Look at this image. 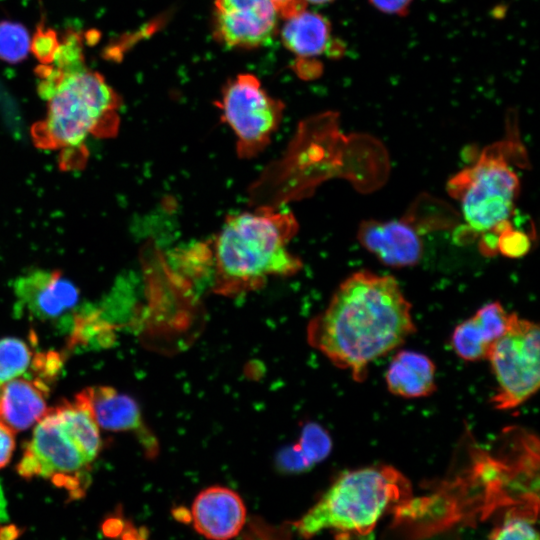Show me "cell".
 I'll return each instance as SVG.
<instances>
[{"instance_id": "1", "label": "cell", "mask_w": 540, "mask_h": 540, "mask_svg": "<svg viewBox=\"0 0 540 540\" xmlns=\"http://www.w3.org/2000/svg\"><path fill=\"white\" fill-rule=\"evenodd\" d=\"M416 331L411 304L396 279L370 271L348 276L310 320L307 339L336 367L363 382L369 364Z\"/></svg>"}, {"instance_id": "2", "label": "cell", "mask_w": 540, "mask_h": 540, "mask_svg": "<svg viewBox=\"0 0 540 540\" xmlns=\"http://www.w3.org/2000/svg\"><path fill=\"white\" fill-rule=\"evenodd\" d=\"M50 63L39 71L38 92L46 101V115L32 128L38 147L83 149L89 136H114L119 126L121 97L84 61L81 46L70 37Z\"/></svg>"}, {"instance_id": "3", "label": "cell", "mask_w": 540, "mask_h": 540, "mask_svg": "<svg viewBox=\"0 0 540 540\" xmlns=\"http://www.w3.org/2000/svg\"><path fill=\"white\" fill-rule=\"evenodd\" d=\"M298 228L293 213L279 207L228 215L210 245L213 291L240 295L261 288L270 277L298 273L302 261L288 250Z\"/></svg>"}, {"instance_id": "4", "label": "cell", "mask_w": 540, "mask_h": 540, "mask_svg": "<svg viewBox=\"0 0 540 540\" xmlns=\"http://www.w3.org/2000/svg\"><path fill=\"white\" fill-rule=\"evenodd\" d=\"M411 496L409 480L390 465L342 473L297 523L306 537L323 530L365 538L388 509Z\"/></svg>"}, {"instance_id": "5", "label": "cell", "mask_w": 540, "mask_h": 540, "mask_svg": "<svg viewBox=\"0 0 540 540\" xmlns=\"http://www.w3.org/2000/svg\"><path fill=\"white\" fill-rule=\"evenodd\" d=\"M505 143L487 148L476 163L448 183L459 199L464 220L477 233L494 234L508 226L520 191V180L505 154Z\"/></svg>"}, {"instance_id": "6", "label": "cell", "mask_w": 540, "mask_h": 540, "mask_svg": "<svg viewBox=\"0 0 540 540\" xmlns=\"http://www.w3.org/2000/svg\"><path fill=\"white\" fill-rule=\"evenodd\" d=\"M93 461L52 408L38 421L17 470L26 478H47L78 498L84 495L90 482Z\"/></svg>"}, {"instance_id": "7", "label": "cell", "mask_w": 540, "mask_h": 540, "mask_svg": "<svg viewBox=\"0 0 540 540\" xmlns=\"http://www.w3.org/2000/svg\"><path fill=\"white\" fill-rule=\"evenodd\" d=\"M539 326L510 313L505 332L492 345L487 359L497 381V391L491 398L495 409L517 408L540 385Z\"/></svg>"}, {"instance_id": "8", "label": "cell", "mask_w": 540, "mask_h": 540, "mask_svg": "<svg viewBox=\"0 0 540 540\" xmlns=\"http://www.w3.org/2000/svg\"><path fill=\"white\" fill-rule=\"evenodd\" d=\"M221 119L236 138V153L241 159H252L271 143L279 128L285 105L270 96L253 74H238L222 89L217 102Z\"/></svg>"}, {"instance_id": "9", "label": "cell", "mask_w": 540, "mask_h": 540, "mask_svg": "<svg viewBox=\"0 0 540 540\" xmlns=\"http://www.w3.org/2000/svg\"><path fill=\"white\" fill-rule=\"evenodd\" d=\"M17 305L32 319L74 327L79 291L58 271L35 270L19 277L14 284Z\"/></svg>"}, {"instance_id": "10", "label": "cell", "mask_w": 540, "mask_h": 540, "mask_svg": "<svg viewBox=\"0 0 540 540\" xmlns=\"http://www.w3.org/2000/svg\"><path fill=\"white\" fill-rule=\"evenodd\" d=\"M213 15L214 36L237 48L267 44L279 16L272 0H215Z\"/></svg>"}, {"instance_id": "11", "label": "cell", "mask_w": 540, "mask_h": 540, "mask_svg": "<svg viewBox=\"0 0 540 540\" xmlns=\"http://www.w3.org/2000/svg\"><path fill=\"white\" fill-rule=\"evenodd\" d=\"M80 394L98 426L109 431L132 432L149 456L157 453L158 441L133 398L109 386L89 387Z\"/></svg>"}, {"instance_id": "12", "label": "cell", "mask_w": 540, "mask_h": 540, "mask_svg": "<svg viewBox=\"0 0 540 540\" xmlns=\"http://www.w3.org/2000/svg\"><path fill=\"white\" fill-rule=\"evenodd\" d=\"M360 244L381 263L395 268L416 265L423 253L422 240L407 220H365L357 230Z\"/></svg>"}, {"instance_id": "13", "label": "cell", "mask_w": 540, "mask_h": 540, "mask_svg": "<svg viewBox=\"0 0 540 540\" xmlns=\"http://www.w3.org/2000/svg\"><path fill=\"white\" fill-rule=\"evenodd\" d=\"M195 530L210 540H230L241 531L246 507L240 495L224 486L203 489L191 508Z\"/></svg>"}, {"instance_id": "14", "label": "cell", "mask_w": 540, "mask_h": 540, "mask_svg": "<svg viewBox=\"0 0 540 540\" xmlns=\"http://www.w3.org/2000/svg\"><path fill=\"white\" fill-rule=\"evenodd\" d=\"M509 314L501 303L490 302L459 323L451 336V346L463 360L487 359L495 341L505 332Z\"/></svg>"}, {"instance_id": "15", "label": "cell", "mask_w": 540, "mask_h": 540, "mask_svg": "<svg viewBox=\"0 0 540 540\" xmlns=\"http://www.w3.org/2000/svg\"><path fill=\"white\" fill-rule=\"evenodd\" d=\"M436 367L425 354L401 350L391 359L386 373L387 388L402 398H422L436 390Z\"/></svg>"}, {"instance_id": "16", "label": "cell", "mask_w": 540, "mask_h": 540, "mask_svg": "<svg viewBox=\"0 0 540 540\" xmlns=\"http://www.w3.org/2000/svg\"><path fill=\"white\" fill-rule=\"evenodd\" d=\"M46 390L38 380L12 379L0 390V421L14 432L25 430L47 412Z\"/></svg>"}, {"instance_id": "17", "label": "cell", "mask_w": 540, "mask_h": 540, "mask_svg": "<svg viewBox=\"0 0 540 540\" xmlns=\"http://www.w3.org/2000/svg\"><path fill=\"white\" fill-rule=\"evenodd\" d=\"M281 39L296 56L316 57L332 50L331 23L323 15L304 9L285 19Z\"/></svg>"}, {"instance_id": "18", "label": "cell", "mask_w": 540, "mask_h": 540, "mask_svg": "<svg viewBox=\"0 0 540 540\" xmlns=\"http://www.w3.org/2000/svg\"><path fill=\"white\" fill-rule=\"evenodd\" d=\"M305 470L323 461L332 450V439L320 424L308 422L301 428L298 441L292 445Z\"/></svg>"}, {"instance_id": "19", "label": "cell", "mask_w": 540, "mask_h": 540, "mask_svg": "<svg viewBox=\"0 0 540 540\" xmlns=\"http://www.w3.org/2000/svg\"><path fill=\"white\" fill-rule=\"evenodd\" d=\"M31 50V37L27 28L17 22H0V60L17 64L22 62Z\"/></svg>"}, {"instance_id": "20", "label": "cell", "mask_w": 540, "mask_h": 540, "mask_svg": "<svg viewBox=\"0 0 540 540\" xmlns=\"http://www.w3.org/2000/svg\"><path fill=\"white\" fill-rule=\"evenodd\" d=\"M28 346L17 338L0 340V384H4L23 374L30 363Z\"/></svg>"}, {"instance_id": "21", "label": "cell", "mask_w": 540, "mask_h": 540, "mask_svg": "<svg viewBox=\"0 0 540 540\" xmlns=\"http://www.w3.org/2000/svg\"><path fill=\"white\" fill-rule=\"evenodd\" d=\"M490 540H539V535L528 517L512 515L493 530Z\"/></svg>"}, {"instance_id": "22", "label": "cell", "mask_w": 540, "mask_h": 540, "mask_svg": "<svg viewBox=\"0 0 540 540\" xmlns=\"http://www.w3.org/2000/svg\"><path fill=\"white\" fill-rule=\"evenodd\" d=\"M531 247V239L522 231L515 230L509 224L497 235V252L506 257L524 256Z\"/></svg>"}, {"instance_id": "23", "label": "cell", "mask_w": 540, "mask_h": 540, "mask_svg": "<svg viewBox=\"0 0 540 540\" xmlns=\"http://www.w3.org/2000/svg\"><path fill=\"white\" fill-rule=\"evenodd\" d=\"M59 47V43L52 31L39 32L31 39V49L44 64H49Z\"/></svg>"}, {"instance_id": "24", "label": "cell", "mask_w": 540, "mask_h": 540, "mask_svg": "<svg viewBox=\"0 0 540 540\" xmlns=\"http://www.w3.org/2000/svg\"><path fill=\"white\" fill-rule=\"evenodd\" d=\"M376 10L393 16H406L414 0H368Z\"/></svg>"}, {"instance_id": "25", "label": "cell", "mask_w": 540, "mask_h": 540, "mask_svg": "<svg viewBox=\"0 0 540 540\" xmlns=\"http://www.w3.org/2000/svg\"><path fill=\"white\" fill-rule=\"evenodd\" d=\"M15 447L14 431L0 421V468L10 460Z\"/></svg>"}, {"instance_id": "26", "label": "cell", "mask_w": 540, "mask_h": 540, "mask_svg": "<svg viewBox=\"0 0 540 540\" xmlns=\"http://www.w3.org/2000/svg\"><path fill=\"white\" fill-rule=\"evenodd\" d=\"M278 15L284 19L306 9L304 0H272Z\"/></svg>"}, {"instance_id": "27", "label": "cell", "mask_w": 540, "mask_h": 540, "mask_svg": "<svg viewBox=\"0 0 540 540\" xmlns=\"http://www.w3.org/2000/svg\"><path fill=\"white\" fill-rule=\"evenodd\" d=\"M306 3H312V4H326L330 3L334 0H304Z\"/></svg>"}, {"instance_id": "28", "label": "cell", "mask_w": 540, "mask_h": 540, "mask_svg": "<svg viewBox=\"0 0 540 540\" xmlns=\"http://www.w3.org/2000/svg\"><path fill=\"white\" fill-rule=\"evenodd\" d=\"M0 390H1V387H0Z\"/></svg>"}]
</instances>
